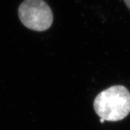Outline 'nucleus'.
Returning <instances> with one entry per match:
<instances>
[{"mask_svg":"<svg viewBox=\"0 0 130 130\" xmlns=\"http://www.w3.org/2000/svg\"><path fill=\"white\" fill-rule=\"evenodd\" d=\"M20 21L26 28L36 31H44L53 23V14L43 0H25L18 8Z\"/></svg>","mask_w":130,"mask_h":130,"instance_id":"2","label":"nucleus"},{"mask_svg":"<svg viewBox=\"0 0 130 130\" xmlns=\"http://www.w3.org/2000/svg\"><path fill=\"white\" fill-rule=\"evenodd\" d=\"M95 111L104 121L124 119L130 112V93L124 86H112L99 93L93 103Z\"/></svg>","mask_w":130,"mask_h":130,"instance_id":"1","label":"nucleus"},{"mask_svg":"<svg viewBox=\"0 0 130 130\" xmlns=\"http://www.w3.org/2000/svg\"><path fill=\"white\" fill-rule=\"evenodd\" d=\"M124 2L126 5V7H128V9L130 10V0H124Z\"/></svg>","mask_w":130,"mask_h":130,"instance_id":"3","label":"nucleus"}]
</instances>
